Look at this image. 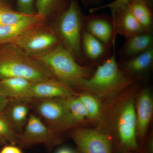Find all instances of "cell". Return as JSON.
<instances>
[{
	"label": "cell",
	"instance_id": "6da1fadb",
	"mask_svg": "<svg viewBox=\"0 0 153 153\" xmlns=\"http://www.w3.org/2000/svg\"><path fill=\"white\" fill-rule=\"evenodd\" d=\"M31 57L44 66L54 78L72 88H79L82 81L94 71L90 66L78 63L61 43L47 52Z\"/></svg>",
	"mask_w": 153,
	"mask_h": 153
},
{
	"label": "cell",
	"instance_id": "7a4b0ae2",
	"mask_svg": "<svg viewBox=\"0 0 153 153\" xmlns=\"http://www.w3.org/2000/svg\"><path fill=\"white\" fill-rule=\"evenodd\" d=\"M136 80L122 71L114 50L112 55L99 65L90 77L82 81L79 88L97 97L109 99L133 84Z\"/></svg>",
	"mask_w": 153,
	"mask_h": 153
},
{
	"label": "cell",
	"instance_id": "3957f363",
	"mask_svg": "<svg viewBox=\"0 0 153 153\" xmlns=\"http://www.w3.org/2000/svg\"><path fill=\"white\" fill-rule=\"evenodd\" d=\"M84 16L78 0H71L68 8L59 16L57 25L60 43L82 65L88 63L81 46Z\"/></svg>",
	"mask_w": 153,
	"mask_h": 153
},
{
	"label": "cell",
	"instance_id": "277c9868",
	"mask_svg": "<svg viewBox=\"0 0 153 153\" xmlns=\"http://www.w3.org/2000/svg\"><path fill=\"white\" fill-rule=\"evenodd\" d=\"M8 48L6 58L0 62L1 79L22 77L31 82H40L53 77L44 66L13 44Z\"/></svg>",
	"mask_w": 153,
	"mask_h": 153
},
{
	"label": "cell",
	"instance_id": "5b68a950",
	"mask_svg": "<svg viewBox=\"0 0 153 153\" xmlns=\"http://www.w3.org/2000/svg\"><path fill=\"white\" fill-rule=\"evenodd\" d=\"M29 101L35 114L53 130L61 134L78 126L68 112L63 98L30 100Z\"/></svg>",
	"mask_w": 153,
	"mask_h": 153
},
{
	"label": "cell",
	"instance_id": "8992f818",
	"mask_svg": "<svg viewBox=\"0 0 153 153\" xmlns=\"http://www.w3.org/2000/svg\"><path fill=\"white\" fill-rule=\"evenodd\" d=\"M62 140L61 134L49 128L35 114L30 113L26 125L19 134L17 145L29 149L35 145L43 144L50 151Z\"/></svg>",
	"mask_w": 153,
	"mask_h": 153
},
{
	"label": "cell",
	"instance_id": "52a82bcc",
	"mask_svg": "<svg viewBox=\"0 0 153 153\" xmlns=\"http://www.w3.org/2000/svg\"><path fill=\"white\" fill-rule=\"evenodd\" d=\"M117 133L119 142L127 152L139 148L137 134V119L134 99H126L119 107L116 117Z\"/></svg>",
	"mask_w": 153,
	"mask_h": 153
},
{
	"label": "cell",
	"instance_id": "ba28073f",
	"mask_svg": "<svg viewBox=\"0 0 153 153\" xmlns=\"http://www.w3.org/2000/svg\"><path fill=\"white\" fill-rule=\"evenodd\" d=\"M41 26L29 30L11 44L16 45L28 56L33 57L47 52L60 43L53 30Z\"/></svg>",
	"mask_w": 153,
	"mask_h": 153
},
{
	"label": "cell",
	"instance_id": "9c48e42d",
	"mask_svg": "<svg viewBox=\"0 0 153 153\" xmlns=\"http://www.w3.org/2000/svg\"><path fill=\"white\" fill-rule=\"evenodd\" d=\"M71 130L70 136L79 153H113L112 141L104 131L78 126Z\"/></svg>",
	"mask_w": 153,
	"mask_h": 153
},
{
	"label": "cell",
	"instance_id": "30bf717a",
	"mask_svg": "<svg viewBox=\"0 0 153 153\" xmlns=\"http://www.w3.org/2000/svg\"><path fill=\"white\" fill-rule=\"evenodd\" d=\"M73 88L54 77L40 82H33L28 97L30 100L65 98L76 96Z\"/></svg>",
	"mask_w": 153,
	"mask_h": 153
},
{
	"label": "cell",
	"instance_id": "8fae6325",
	"mask_svg": "<svg viewBox=\"0 0 153 153\" xmlns=\"http://www.w3.org/2000/svg\"><path fill=\"white\" fill-rule=\"evenodd\" d=\"M83 29L108 48L114 45L116 36L111 18L104 15L85 16Z\"/></svg>",
	"mask_w": 153,
	"mask_h": 153
},
{
	"label": "cell",
	"instance_id": "7c38bea8",
	"mask_svg": "<svg viewBox=\"0 0 153 153\" xmlns=\"http://www.w3.org/2000/svg\"><path fill=\"white\" fill-rule=\"evenodd\" d=\"M111 12L115 36L119 34L127 39L145 33L128 4Z\"/></svg>",
	"mask_w": 153,
	"mask_h": 153
},
{
	"label": "cell",
	"instance_id": "4fadbf2b",
	"mask_svg": "<svg viewBox=\"0 0 153 153\" xmlns=\"http://www.w3.org/2000/svg\"><path fill=\"white\" fill-rule=\"evenodd\" d=\"M137 134L140 140L144 138L147 132L153 114V99L150 91L145 88L139 94L135 101Z\"/></svg>",
	"mask_w": 153,
	"mask_h": 153
},
{
	"label": "cell",
	"instance_id": "5bb4252c",
	"mask_svg": "<svg viewBox=\"0 0 153 153\" xmlns=\"http://www.w3.org/2000/svg\"><path fill=\"white\" fill-rule=\"evenodd\" d=\"M31 109L29 100L11 99L4 110L5 113L3 114L15 131L19 134L27 122Z\"/></svg>",
	"mask_w": 153,
	"mask_h": 153
},
{
	"label": "cell",
	"instance_id": "9a60e30c",
	"mask_svg": "<svg viewBox=\"0 0 153 153\" xmlns=\"http://www.w3.org/2000/svg\"><path fill=\"white\" fill-rule=\"evenodd\" d=\"M45 17L37 14L15 25L0 26V44H11L28 31L41 25Z\"/></svg>",
	"mask_w": 153,
	"mask_h": 153
},
{
	"label": "cell",
	"instance_id": "2e32d148",
	"mask_svg": "<svg viewBox=\"0 0 153 153\" xmlns=\"http://www.w3.org/2000/svg\"><path fill=\"white\" fill-rule=\"evenodd\" d=\"M153 48L152 33H144L126 39L119 55L122 60H126Z\"/></svg>",
	"mask_w": 153,
	"mask_h": 153
},
{
	"label": "cell",
	"instance_id": "e0dca14e",
	"mask_svg": "<svg viewBox=\"0 0 153 153\" xmlns=\"http://www.w3.org/2000/svg\"><path fill=\"white\" fill-rule=\"evenodd\" d=\"M122 61V68L120 69L127 75L132 78H134L133 76L142 75L149 71L152 66L153 48L139 55Z\"/></svg>",
	"mask_w": 153,
	"mask_h": 153
},
{
	"label": "cell",
	"instance_id": "ac0fdd59",
	"mask_svg": "<svg viewBox=\"0 0 153 153\" xmlns=\"http://www.w3.org/2000/svg\"><path fill=\"white\" fill-rule=\"evenodd\" d=\"M33 83L22 77L4 78L0 80V91L11 99L28 100V95Z\"/></svg>",
	"mask_w": 153,
	"mask_h": 153
},
{
	"label": "cell",
	"instance_id": "d6986e66",
	"mask_svg": "<svg viewBox=\"0 0 153 153\" xmlns=\"http://www.w3.org/2000/svg\"><path fill=\"white\" fill-rule=\"evenodd\" d=\"M81 46L88 63H95L101 60L105 57L109 49L84 29L81 38Z\"/></svg>",
	"mask_w": 153,
	"mask_h": 153
},
{
	"label": "cell",
	"instance_id": "ffe728a7",
	"mask_svg": "<svg viewBox=\"0 0 153 153\" xmlns=\"http://www.w3.org/2000/svg\"><path fill=\"white\" fill-rule=\"evenodd\" d=\"M128 4L145 33L152 34L153 19L152 9L145 0H131Z\"/></svg>",
	"mask_w": 153,
	"mask_h": 153
},
{
	"label": "cell",
	"instance_id": "44dd1931",
	"mask_svg": "<svg viewBox=\"0 0 153 153\" xmlns=\"http://www.w3.org/2000/svg\"><path fill=\"white\" fill-rule=\"evenodd\" d=\"M77 96L85 108L88 119L94 121L98 120L101 112V105L98 97L87 91L78 94Z\"/></svg>",
	"mask_w": 153,
	"mask_h": 153
},
{
	"label": "cell",
	"instance_id": "7402d4cb",
	"mask_svg": "<svg viewBox=\"0 0 153 153\" xmlns=\"http://www.w3.org/2000/svg\"><path fill=\"white\" fill-rule=\"evenodd\" d=\"M71 0H36V14L46 18L55 11L60 13L68 8Z\"/></svg>",
	"mask_w": 153,
	"mask_h": 153
},
{
	"label": "cell",
	"instance_id": "603a6c76",
	"mask_svg": "<svg viewBox=\"0 0 153 153\" xmlns=\"http://www.w3.org/2000/svg\"><path fill=\"white\" fill-rule=\"evenodd\" d=\"M77 95L72 96L63 99L71 118L78 126L88 119V115L85 108Z\"/></svg>",
	"mask_w": 153,
	"mask_h": 153
},
{
	"label": "cell",
	"instance_id": "cb8c5ba5",
	"mask_svg": "<svg viewBox=\"0 0 153 153\" xmlns=\"http://www.w3.org/2000/svg\"><path fill=\"white\" fill-rule=\"evenodd\" d=\"M35 15H30L13 10L7 6L0 7V26L15 25L30 19Z\"/></svg>",
	"mask_w": 153,
	"mask_h": 153
},
{
	"label": "cell",
	"instance_id": "d4e9b609",
	"mask_svg": "<svg viewBox=\"0 0 153 153\" xmlns=\"http://www.w3.org/2000/svg\"><path fill=\"white\" fill-rule=\"evenodd\" d=\"M19 134L5 116L2 113L0 114V137L8 142L10 144L17 145Z\"/></svg>",
	"mask_w": 153,
	"mask_h": 153
},
{
	"label": "cell",
	"instance_id": "484cf974",
	"mask_svg": "<svg viewBox=\"0 0 153 153\" xmlns=\"http://www.w3.org/2000/svg\"><path fill=\"white\" fill-rule=\"evenodd\" d=\"M18 11L23 13L33 15L36 14L34 10L35 0H16Z\"/></svg>",
	"mask_w": 153,
	"mask_h": 153
},
{
	"label": "cell",
	"instance_id": "4316f807",
	"mask_svg": "<svg viewBox=\"0 0 153 153\" xmlns=\"http://www.w3.org/2000/svg\"><path fill=\"white\" fill-rule=\"evenodd\" d=\"M131 0H114L111 2L103 5L91 7L89 9L90 13H94L97 11L105 8L110 9L111 11H114L128 4Z\"/></svg>",
	"mask_w": 153,
	"mask_h": 153
},
{
	"label": "cell",
	"instance_id": "83f0119b",
	"mask_svg": "<svg viewBox=\"0 0 153 153\" xmlns=\"http://www.w3.org/2000/svg\"><path fill=\"white\" fill-rule=\"evenodd\" d=\"M0 153H23L20 147L16 145L10 144L4 146L0 151Z\"/></svg>",
	"mask_w": 153,
	"mask_h": 153
},
{
	"label": "cell",
	"instance_id": "f1b7e54d",
	"mask_svg": "<svg viewBox=\"0 0 153 153\" xmlns=\"http://www.w3.org/2000/svg\"><path fill=\"white\" fill-rule=\"evenodd\" d=\"M9 101L7 97L0 91V114L4 112Z\"/></svg>",
	"mask_w": 153,
	"mask_h": 153
},
{
	"label": "cell",
	"instance_id": "f546056e",
	"mask_svg": "<svg viewBox=\"0 0 153 153\" xmlns=\"http://www.w3.org/2000/svg\"><path fill=\"white\" fill-rule=\"evenodd\" d=\"M85 7L97 5L101 2L102 0H80Z\"/></svg>",
	"mask_w": 153,
	"mask_h": 153
},
{
	"label": "cell",
	"instance_id": "4dcf8cb0",
	"mask_svg": "<svg viewBox=\"0 0 153 153\" xmlns=\"http://www.w3.org/2000/svg\"><path fill=\"white\" fill-rule=\"evenodd\" d=\"M55 153H76L71 148L68 147H63L58 149Z\"/></svg>",
	"mask_w": 153,
	"mask_h": 153
},
{
	"label": "cell",
	"instance_id": "1f68e13d",
	"mask_svg": "<svg viewBox=\"0 0 153 153\" xmlns=\"http://www.w3.org/2000/svg\"><path fill=\"white\" fill-rule=\"evenodd\" d=\"M7 142L4 139L0 137V144H5L7 143Z\"/></svg>",
	"mask_w": 153,
	"mask_h": 153
},
{
	"label": "cell",
	"instance_id": "d6a6232c",
	"mask_svg": "<svg viewBox=\"0 0 153 153\" xmlns=\"http://www.w3.org/2000/svg\"><path fill=\"white\" fill-rule=\"evenodd\" d=\"M4 5V4H3L1 2V1H0V7H2V6Z\"/></svg>",
	"mask_w": 153,
	"mask_h": 153
},
{
	"label": "cell",
	"instance_id": "836d02e7",
	"mask_svg": "<svg viewBox=\"0 0 153 153\" xmlns=\"http://www.w3.org/2000/svg\"><path fill=\"white\" fill-rule=\"evenodd\" d=\"M134 152H127L126 153H134Z\"/></svg>",
	"mask_w": 153,
	"mask_h": 153
},
{
	"label": "cell",
	"instance_id": "e575fe53",
	"mask_svg": "<svg viewBox=\"0 0 153 153\" xmlns=\"http://www.w3.org/2000/svg\"><path fill=\"white\" fill-rule=\"evenodd\" d=\"M1 144H0V146H1Z\"/></svg>",
	"mask_w": 153,
	"mask_h": 153
}]
</instances>
